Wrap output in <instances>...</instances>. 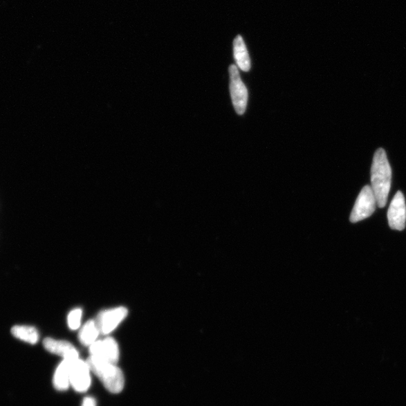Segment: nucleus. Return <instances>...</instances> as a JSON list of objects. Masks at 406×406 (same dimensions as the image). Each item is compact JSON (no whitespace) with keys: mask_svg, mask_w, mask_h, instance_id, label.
I'll use <instances>...</instances> for the list:
<instances>
[{"mask_svg":"<svg viewBox=\"0 0 406 406\" xmlns=\"http://www.w3.org/2000/svg\"><path fill=\"white\" fill-rule=\"evenodd\" d=\"M44 348L51 353L62 357L64 360H74L80 358V353L68 342L46 338L43 341Z\"/></svg>","mask_w":406,"mask_h":406,"instance_id":"9","label":"nucleus"},{"mask_svg":"<svg viewBox=\"0 0 406 406\" xmlns=\"http://www.w3.org/2000/svg\"><path fill=\"white\" fill-rule=\"evenodd\" d=\"M128 314L125 307L120 306L100 313L97 320L100 333L107 335L114 331Z\"/></svg>","mask_w":406,"mask_h":406,"instance_id":"7","label":"nucleus"},{"mask_svg":"<svg viewBox=\"0 0 406 406\" xmlns=\"http://www.w3.org/2000/svg\"><path fill=\"white\" fill-rule=\"evenodd\" d=\"M230 91L233 107L239 116L245 113L247 107L248 93V90L241 81L238 68L236 65H231L229 68Z\"/></svg>","mask_w":406,"mask_h":406,"instance_id":"4","label":"nucleus"},{"mask_svg":"<svg viewBox=\"0 0 406 406\" xmlns=\"http://www.w3.org/2000/svg\"><path fill=\"white\" fill-rule=\"evenodd\" d=\"M71 360H63L55 371L53 384L57 391H66L71 386Z\"/></svg>","mask_w":406,"mask_h":406,"instance_id":"10","label":"nucleus"},{"mask_svg":"<svg viewBox=\"0 0 406 406\" xmlns=\"http://www.w3.org/2000/svg\"><path fill=\"white\" fill-rule=\"evenodd\" d=\"M82 406H97L96 400L93 397H86L83 400Z\"/></svg>","mask_w":406,"mask_h":406,"instance_id":"15","label":"nucleus"},{"mask_svg":"<svg viewBox=\"0 0 406 406\" xmlns=\"http://www.w3.org/2000/svg\"><path fill=\"white\" fill-rule=\"evenodd\" d=\"M100 333V331L97 322L91 320L82 328L79 338L82 344L85 347H91L92 344L98 341Z\"/></svg>","mask_w":406,"mask_h":406,"instance_id":"13","label":"nucleus"},{"mask_svg":"<svg viewBox=\"0 0 406 406\" xmlns=\"http://www.w3.org/2000/svg\"><path fill=\"white\" fill-rule=\"evenodd\" d=\"M91 373L87 361L80 358L71 361V385L77 392L84 393L89 390L91 384Z\"/></svg>","mask_w":406,"mask_h":406,"instance_id":"5","label":"nucleus"},{"mask_svg":"<svg viewBox=\"0 0 406 406\" xmlns=\"http://www.w3.org/2000/svg\"><path fill=\"white\" fill-rule=\"evenodd\" d=\"M233 53L237 66L240 70L248 72L250 68V60L245 41L241 36H238L233 42Z\"/></svg>","mask_w":406,"mask_h":406,"instance_id":"11","label":"nucleus"},{"mask_svg":"<svg viewBox=\"0 0 406 406\" xmlns=\"http://www.w3.org/2000/svg\"><path fill=\"white\" fill-rule=\"evenodd\" d=\"M91 357L117 365L119 360V348L116 341L108 337L103 340H98L90 347Z\"/></svg>","mask_w":406,"mask_h":406,"instance_id":"6","label":"nucleus"},{"mask_svg":"<svg viewBox=\"0 0 406 406\" xmlns=\"http://www.w3.org/2000/svg\"><path fill=\"white\" fill-rule=\"evenodd\" d=\"M376 205V199L373 190L369 185L365 186L361 190L354 204L350 221L357 223L369 218L375 212Z\"/></svg>","mask_w":406,"mask_h":406,"instance_id":"3","label":"nucleus"},{"mask_svg":"<svg viewBox=\"0 0 406 406\" xmlns=\"http://www.w3.org/2000/svg\"><path fill=\"white\" fill-rule=\"evenodd\" d=\"M392 170L383 149H378L371 168V187L375 194L377 205L384 208L391 187Z\"/></svg>","mask_w":406,"mask_h":406,"instance_id":"1","label":"nucleus"},{"mask_svg":"<svg viewBox=\"0 0 406 406\" xmlns=\"http://www.w3.org/2000/svg\"><path fill=\"white\" fill-rule=\"evenodd\" d=\"M389 226L392 230L402 231L405 228L406 205L401 192L394 196L387 212Z\"/></svg>","mask_w":406,"mask_h":406,"instance_id":"8","label":"nucleus"},{"mask_svg":"<svg viewBox=\"0 0 406 406\" xmlns=\"http://www.w3.org/2000/svg\"><path fill=\"white\" fill-rule=\"evenodd\" d=\"M15 338L31 344H35L39 339V334L35 327L26 325L14 326L11 330Z\"/></svg>","mask_w":406,"mask_h":406,"instance_id":"12","label":"nucleus"},{"mask_svg":"<svg viewBox=\"0 0 406 406\" xmlns=\"http://www.w3.org/2000/svg\"><path fill=\"white\" fill-rule=\"evenodd\" d=\"M82 317V308H77L72 310L70 314L68 315L67 317L68 327H70L73 331L79 329V328L81 326Z\"/></svg>","mask_w":406,"mask_h":406,"instance_id":"14","label":"nucleus"},{"mask_svg":"<svg viewBox=\"0 0 406 406\" xmlns=\"http://www.w3.org/2000/svg\"><path fill=\"white\" fill-rule=\"evenodd\" d=\"M91 373L96 376L107 390L119 394L124 387V376L117 365L90 357L87 360Z\"/></svg>","mask_w":406,"mask_h":406,"instance_id":"2","label":"nucleus"}]
</instances>
